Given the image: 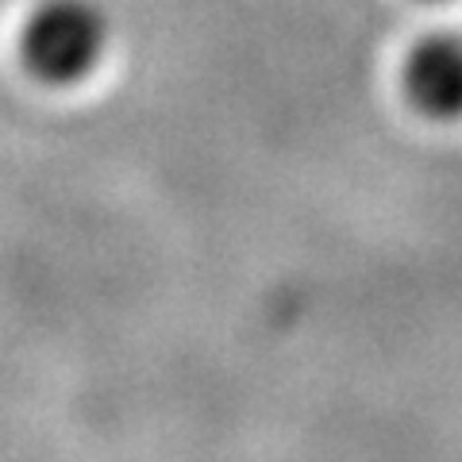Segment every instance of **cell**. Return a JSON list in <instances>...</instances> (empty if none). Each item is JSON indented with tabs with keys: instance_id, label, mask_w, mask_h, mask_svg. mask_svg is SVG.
<instances>
[{
	"instance_id": "6da1fadb",
	"label": "cell",
	"mask_w": 462,
	"mask_h": 462,
	"mask_svg": "<svg viewBox=\"0 0 462 462\" xmlns=\"http://www.w3.org/2000/svg\"><path fill=\"white\" fill-rule=\"evenodd\" d=\"M112 27L97 0H42L20 35L23 66L47 85L89 78L108 51Z\"/></svg>"
},
{
	"instance_id": "7a4b0ae2",
	"label": "cell",
	"mask_w": 462,
	"mask_h": 462,
	"mask_svg": "<svg viewBox=\"0 0 462 462\" xmlns=\"http://www.w3.org/2000/svg\"><path fill=\"white\" fill-rule=\"evenodd\" d=\"M404 89L431 116L462 112V42L428 39L404 62Z\"/></svg>"
}]
</instances>
